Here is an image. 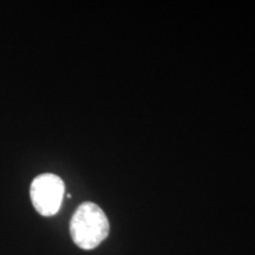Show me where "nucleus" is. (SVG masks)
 <instances>
[{"label":"nucleus","mask_w":255,"mask_h":255,"mask_svg":"<svg viewBox=\"0 0 255 255\" xmlns=\"http://www.w3.org/2000/svg\"><path fill=\"white\" fill-rule=\"evenodd\" d=\"M109 231V220L103 209L94 202L82 203L70 222V234L73 242L85 251L100 246L108 238Z\"/></svg>","instance_id":"obj_1"},{"label":"nucleus","mask_w":255,"mask_h":255,"mask_svg":"<svg viewBox=\"0 0 255 255\" xmlns=\"http://www.w3.org/2000/svg\"><path fill=\"white\" fill-rule=\"evenodd\" d=\"M65 186L55 174H41L32 181L30 196L34 209L43 216H53L62 206Z\"/></svg>","instance_id":"obj_2"}]
</instances>
